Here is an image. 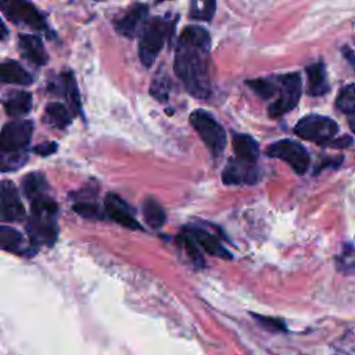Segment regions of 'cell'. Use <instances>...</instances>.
<instances>
[{
	"instance_id": "2e32d148",
	"label": "cell",
	"mask_w": 355,
	"mask_h": 355,
	"mask_svg": "<svg viewBox=\"0 0 355 355\" xmlns=\"http://www.w3.org/2000/svg\"><path fill=\"white\" fill-rule=\"evenodd\" d=\"M0 250L28 257L35 254V250L29 247L22 234L6 225H0Z\"/></svg>"
},
{
	"instance_id": "d6a6232c",
	"label": "cell",
	"mask_w": 355,
	"mask_h": 355,
	"mask_svg": "<svg viewBox=\"0 0 355 355\" xmlns=\"http://www.w3.org/2000/svg\"><path fill=\"white\" fill-rule=\"evenodd\" d=\"M352 144V137L351 136H340V137H334L327 147H334V148H344V147H351Z\"/></svg>"
},
{
	"instance_id": "5b68a950",
	"label": "cell",
	"mask_w": 355,
	"mask_h": 355,
	"mask_svg": "<svg viewBox=\"0 0 355 355\" xmlns=\"http://www.w3.org/2000/svg\"><path fill=\"white\" fill-rule=\"evenodd\" d=\"M276 80V92L277 98L269 105V116L279 118L291 110H294L301 97L302 80L298 72H290L275 76Z\"/></svg>"
},
{
	"instance_id": "4fadbf2b",
	"label": "cell",
	"mask_w": 355,
	"mask_h": 355,
	"mask_svg": "<svg viewBox=\"0 0 355 355\" xmlns=\"http://www.w3.org/2000/svg\"><path fill=\"white\" fill-rule=\"evenodd\" d=\"M148 15V7L146 4H136L130 7L119 19L115 21V31L125 37H135L139 35Z\"/></svg>"
},
{
	"instance_id": "8992f818",
	"label": "cell",
	"mask_w": 355,
	"mask_h": 355,
	"mask_svg": "<svg viewBox=\"0 0 355 355\" xmlns=\"http://www.w3.org/2000/svg\"><path fill=\"white\" fill-rule=\"evenodd\" d=\"M190 123L207 146L209 154L218 158L226 146V132L222 125L205 110H194L190 114Z\"/></svg>"
},
{
	"instance_id": "cb8c5ba5",
	"label": "cell",
	"mask_w": 355,
	"mask_h": 355,
	"mask_svg": "<svg viewBox=\"0 0 355 355\" xmlns=\"http://www.w3.org/2000/svg\"><path fill=\"white\" fill-rule=\"evenodd\" d=\"M22 189H24L25 196L32 200L40 194H46L49 184H47L44 175H42L39 172H32V173H28L24 176Z\"/></svg>"
},
{
	"instance_id": "ac0fdd59",
	"label": "cell",
	"mask_w": 355,
	"mask_h": 355,
	"mask_svg": "<svg viewBox=\"0 0 355 355\" xmlns=\"http://www.w3.org/2000/svg\"><path fill=\"white\" fill-rule=\"evenodd\" d=\"M19 50L22 55L35 65L47 64L49 55L39 36L35 35H19Z\"/></svg>"
},
{
	"instance_id": "8fae6325",
	"label": "cell",
	"mask_w": 355,
	"mask_h": 355,
	"mask_svg": "<svg viewBox=\"0 0 355 355\" xmlns=\"http://www.w3.org/2000/svg\"><path fill=\"white\" fill-rule=\"evenodd\" d=\"M24 218L25 208L15 184L10 180L0 182V220L18 222Z\"/></svg>"
},
{
	"instance_id": "5bb4252c",
	"label": "cell",
	"mask_w": 355,
	"mask_h": 355,
	"mask_svg": "<svg viewBox=\"0 0 355 355\" xmlns=\"http://www.w3.org/2000/svg\"><path fill=\"white\" fill-rule=\"evenodd\" d=\"M53 93L55 94H60V96H64L69 105H71V110L72 112L76 115L80 112V97H79V90H78V85H76V80H75V76L72 72L67 71V72H62L55 80L54 83L50 85L49 87Z\"/></svg>"
},
{
	"instance_id": "7402d4cb",
	"label": "cell",
	"mask_w": 355,
	"mask_h": 355,
	"mask_svg": "<svg viewBox=\"0 0 355 355\" xmlns=\"http://www.w3.org/2000/svg\"><path fill=\"white\" fill-rule=\"evenodd\" d=\"M4 108L8 115L18 116L28 114L32 108V96L29 92H14L8 96V98L4 103Z\"/></svg>"
},
{
	"instance_id": "9c48e42d",
	"label": "cell",
	"mask_w": 355,
	"mask_h": 355,
	"mask_svg": "<svg viewBox=\"0 0 355 355\" xmlns=\"http://www.w3.org/2000/svg\"><path fill=\"white\" fill-rule=\"evenodd\" d=\"M0 10L15 24H24L37 31H46L43 15L28 0H0Z\"/></svg>"
},
{
	"instance_id": "f546056e",
	"label": "cell",
	"mask_w": 355,
	"mask_h": 355,
	"mask_svg": "<svg viewBox=\"0 0 355 355\" xmlns=\"http://www.w3.org/2000/svg\"><path fill=\"white\" fill-rule=\"evenodd\" d=\"M168 92H169V79L166 75L158 73L151 83L150 93L159 101H165L168 98Z\"/></svg>"
},
{
	"instance_id": "e575fe53",
	"label": "cell",
	"mask_w": 355,
	"mask_h": 355,
	"mask_svg": "<svg viewBox=\"0 0 355 355\" xmlns=\"http://www.w3.org/2000/svg\"><path fill=\"white\" fill-rule=\"evenodd\" d=\"M343 53H344V54H345V57L348 58L349 64H351V65H354V53H352V50H351L349 47H347V46H345V47L343 49Z\"/></svg>"
},
{
	"instance_id": "277c9868",
	"label": "cell",
	"mask_w": 355,
	"mask_h": 355,
	"mask_svg": "<svg viewBox=\"0 0 355 355\" xmlns=\"http://www.w3.org/2000/svg\"><path fill=\"white\" fill-rule=\"evenodd\" d=\"M173 31V22L162 17L146 19L139 35V58L144 67H151Z\"/></svg>"
},
{
	"instance_id": "603a6c76",
	"label": "cell",
	"mask_w": 355,
	"mask_h": 355,
	"mask_svg": "<svg viewBox=\"0 0 355 355\" xmlns=\"http://www.w3.org/2000/svg\"><path fill=\"white\" fill-rule=\"evenodd\" d=\"M355 89L354 85L349 83L344 87H341L337 100H336V107L348 115V121H349V128L351 130H354V114H355Z\"/></svg>"
},
{
	"instance_id": "836d02e7",
	"label": "cell",
	"mask_w": 355,
	"mask_h": 355,
	"mask_svg": "<svg viewBox=\"0 0 355 355\" xmlns=\"http://www.w3.org/2000/svg\"><path fill=\"white\" fill-rule=\"evenodd\" d=\"M341 161H343V158L341 157H338L337 159H329L327 162H320L319 165H318V168H316V171H315V173H318L319 171H322V169H324V168H331V166H338L340 164H341Z\"/></svg>"
},
{
	"instance_id": "7c38bea8",
	"label": "cell",
	"mask_w": 355,
	"mask_h": 355,
	"mask_svg": "<svg viewBox=\"0 0 355 355\" xmlns=\"http://www.w3.org/2000/svg\"><path fill=\"white\" fill-rule=\"evenodd\" d=\"M104 209L108 218H111L118 225L132 229V230H141V225L137 222L135 215L132 214V208L126 204L125 200H122L115 193H108L104 200Z\"/></svg>"
},
{
	"instance_id": "d4e9b609",
	"label": "cell",
	"mask_w": 355,
	"mask_h": 355,
	"mask_svg": "<svg viewBox=\"0 0 355 355\" xmlns=\"http://www.w3.org/2000/svg\"><path fill=\"white\" fill-rule=\"evenodd\" d=\"M143 215H144V219H146L147 225L154 227V229L161 227L165 223V219H166L164 208L153 197H148L143 202Z\"/></svg>"
},
{
	"instance_id": "52a82bcc",
	"label": "cell",
	"mask_w": 355,
	"mask_h": 355,
	"mask_svg": "<svg viewBox=\"0 0 355 355\" xmlns=\"http://www.w3.org/2000/svg\"><path fill=\"white\" fill-rule=\"evenodd\" d=\"M337 122L326 115L309 114L301 118L294 126V133L304 140L318 146H327L338 133Z\"/></svg>"
},
{
	"instance_id": "30bf717a",
	"label": "cell",
	"mask_w": 355,
	"mask_h": 355,
	"mask_svg": "<svg viewBox=\"0 0 355 355\" xmlns=\"http://www.w3.org/2000/svg\"><path fill=\"white\" fill-rule=\"evenodd\" d=\"M220 176L222 182L227 186L255 184L259 179V172L255 162L234 158L226 164Z\"/></svg>"
},
{
	"instance_id": "7a4b0ae2",
	"label": "cell",
	"mask_w": 355,
	"mask_h": 355,
	"mask_svg": "<svg viewBox=\"0 0 355 355\" xmlns=\"http://www.w3.org/2000/svg\"><path fill=\"white\" fill-rule=\"evenodd\" d=\"M32 121H12L0 132V172L21 168L28 155L26 150L32 137Z\"/></svg>"
},
{
	"instance_id": "ba28073f",
	"label": "cell",
	"mask_w": 355,
	"mask_h": 355,
	"mask_svg": "<svg viewBox=\"0 0 355 355\" xmlns=\"http://www.w3.org/2000/svg\"><path fill=\"white\" fill-rule=\"evenodd\" d=\"M266 155L277 158L288 164V166L297 173L304 175L309 168V153L308 150L295 140L283 139L272 143L266 150Z\"/></svg>"
},
{
	"instance_id": "d6986e66",
	"label": "cell",
	"mask_w": 355,
	"mask_h": 355,
	"mask_svg": "<svg viewBox=\"0 0 355 355\" xmlns=\"http://www.w3.org/2000/svg\"><path fill=\"white\" fill-rule=\"evenodd\" d=\"M232 141L236 158L248 162H257L259 157V147L254 137L245 133H233Z\"/></svg>"
},
{
	"instance_id": "6da1fadb",
	"label": "cell",
	"mask_w": 355,
	"mask_h": 355,
	"mask_svg": "<svg viewBox=\"0 0 355 355\" xmlns=\"http://www.w3.org/2000/svg\"><path fill=\"white\" fill-rule=\"evenodd\" d=\"M211 36L207 29L187 26L182 31L175 53V73L186 90L196 98H209L212 83L209 73Z\"/></svg>"
},
{
	"instance_id": "9a60e30c",
	"label": "cell",
	"mask_w": 355,
	"mask_h": 355,
	"mask_svg": "<svg viewBox=\"0 0 355 355\" xmlns=\"http://www.w3.org/2000/svg\"><path fill=\"white\" fill-rule=\"evenodd\" d=\"M184 230L194 239L197 245L204 248L209 255L225 258V259L232 258L230 252L220 244V241L218 240V237L215 234L201 229L200 226H187V227H184Z\"/></svg>"
},
{
	"instance_id": "e0dca14e",
	"label": "cell",
	"mask_w": 355,
	"mask_h": 355,
	"mask_svg": "<svg viewBox=\"0 0 355 355\" xmlns=\"http://www.w3.org/2000/svg\"><path fill=\"white\" fill-rule=\"evenodd\" d=\"M306 76H308V87L306 93L313 97L324 96L330 92V83L327 79L326 67L322 61L311 64L306 67Z\"/></svg>"
},
{
	"instance_id": "484cf974",
	"label": "cell",
	"mask_w": 355,
	"mask_h": 355,
	"mask_svg": "<svg viewBox=\"0 0 355 355\" xmlns=\"http://www.w3.org/2000/svg\"><path fill=\"white\" fill-rule=\"evenodd\" d=\"M216 10V0H190L189 15L193 19L209 22Z\"/></svg>"
},
{
	"instance_id": "44dd1931",
	"label": "cell",
	"mask_w": 355,
	"mask_h": 355,
	"mask_svg": "<svg viewBox=\"0 0 355 355\" xmlns=\"http://www.w3.org/2000/svg\"><path fill=\"white\" fill-rule=\"evenodd\" d=\"M43 119L47 125H50L53 128L64 129L71 123L72 115L64 104H61L58 101H54V103H49L46 105Z\"/></svg>"
},
{
	"instance_id": "d590c367",
	"label": "cell",
	"mask_w": 355,
	"mask_h": 355,
	"mask_svg": "<svg viewBox=\"0 0 355 355\" xmlns=\"http://www.w3.org/2000/svg\"><path fill=\"white\" fill-rule=\"evenodd\" d=\"M7 35H8V32H7V28L4 26L3 21L0 19V40H3L4 37H7Z\"/></svg>"
},
{
	"instance_id": "4dcf8cb0",
	"label": "cell",
	"mask_w": 355,
	"mask_h": 355,
	"mask_svg": "<svg viewBox=\"0 0 355 355\" xmlns=\"http://www.w3.org/2000/svg\"><path fill=\"white\" fill-rule=\"evenodd\" d=\"M73 211L86 218V219H98L101 218L100 214V207L94 202H87V201H79L76 204H73Z\"/></svg>"
},
{
	"instance_id": "83f0119b",
	"label": "cell",
	"mask_w": 355,
	"mask_h": 355,
	"mask_svg": "<svg viewBox=\"0 0 355 355\" xmlns=\"http://www.w3.org/2000/svg\"><path fill=\"white\" fill-rule=\"evenodd\" d=\"M178 241L180 243V245L184 248V251L187 252V255L190 257V259L200 268H202L204 265V258L198 250L197 243L194 241V239L184 230L182 234L178 236Z\"/></svg>"
},
{
	"instance_id": "3957f363",
	"label": "cell",
	"mask_w": 355,
	"mask_h": 355,
	"mask_svg": "<svg viewBox=\"0 0 355 355\" xmlns=\"http://www.w3.org/2000/svg\"><path fill=\"white\" fill-rule=\"evenodd\" d=\"M31 201V218L26 223L31 243L35 245H53L58 233V207L47 194H40Z\"/></svg>"
},
{
	"instance_id": "4316f807",
	"label": "cell",
	"mask_w": 355,
	"mask_h": 355,
	"mask_svg": "<svg viewBox=\"0 0 355 355\" xmlns=\"http://www.w3.org/2000/svg\"><path fill=\"white\" fill-rule=\"evenodd\" d=\"M251 90L259 96L263 100H269L272 97H275V92H276V80L275 76L272 78H258V79H251L245 82Z\"/></svg>"
},
{
	"instance_id": "f1b7e54d",
	"label": "cell",
	"mask_w": 355,
	"mask_h": 355,
	"mask_svg": "<svg viewBox=\"0 0 355 355\" xmlns=\"http://www.w3.org/2000/svg\"><path fill=\"white\" fill-rule=\"evenodd\" d=\"M251 316L254 318V320L265 330L268 331H287L286 324L283 323L282 319L277 318H270V316H265V315H259V313H251Z\"/></svg>"
},
{
	"instance_id": "1f68e13d",
	"label": "cell",
	"mask_w": 355,
	"mask_h": 355,
	"mask_svg": "<svg viewBox=\"0 0 355 355\" xmlns=\"http://www.w3.org/2000/svg\"><path fill=\"white\" fill-rule=\"evenodd\" d=\"M57 151V143L55 141H46L42 144H37L36 147H33V153L42 155V157H47L53 153Z\"/></svg>"
},
{
	"instance_id": "ffe728a7",
	"label": "cell",
	"mask_w": 355,
	"mask_h": 355,
	"mask_svg": "<svg viewBox=\"0 0 355 355\" xmlns=\"http://www.w3.org/2000/svg\"><path fill=\"white\" fill-rule=\"evenodd\" d=\"M0 80L11 85L26 86L32 83L31 73L17 61H6L0 64Z\"/></svg>"
}]
</instances>
